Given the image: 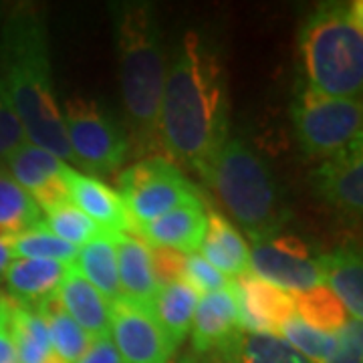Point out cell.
Returning <instances> with one entry per match:
<instances>
[{
	"label": "cell",
	"instance_id": "6da1fadb",
	"mask_svg": "<svg viewBox=\"0 0 363 363\" xmlns=\"http://www.w3.org/2000/svg\"><path fill=\"white\" fill-rule=\"evenodd\" d=\"M228 125V89L220 55L200 33L188 30L172 55L162 93L164 157L200 174L230 138Z\"/></svg>",
	"mask_w": 363,
	"mask_h": 363
},
{
	"label": "cell",
	"instance_id": "7a4b0ae2",
	"mask_svg": "<svg viewBox=\"0 0 363 363\" xmlns=\"http://www.w3.org/2000/svg\"><path fill=\"white\" fill-rule=\"evenodd\" d=\"M0 95L21 119L28 142L73 162L55 95L47 26L30 4L16 6L0 30Z\"/></svg>",
	"mask_w": 363,
	"mask_h": 363
},
{
	"label": "cell",
	"instance_id": "3957f363",
	"mask_svg": "<svg viewBox=\"0 0 363 363\" xmlns=\"http://www.w3.org/2000/svg\"><path fill=\"white\" fill-rule=\"evenodd\" d=\"M116 23L121 99L128 117V142L135 156H160V105L168 73L162 28L154 4L116 2Z\"/></svg>",
	"mask_w": 363,
	"mask_h": 363
},
{
	"label": "cell",
	"instance_id": "277c9868",
	"mask_svg": "<svg viewBox=\"0 0 363 363\" xmlns=\"http://www.w3.org/2000/svg\"><path fill=\"white\" fill-rule=\"evenodd\" d=\"M198 176L255 245L279 236L289 222L291 210L272 172L245 142L228 138Z\"/></svg>",
	"mask_w": 363,
	"mask_h": 363
},
{
	"label": "cell",
	"instance_id": "5b68a950",
	"mask_svg": "<svg viewBox=\"0 0 363 363\" xmlns=\"http://www.w3.org/2000/svg\"><path fill=\"white\" fill-rule=\"evenodd\" d=\"M298 55L307 87L359 99L363 89L362 0L323 2L298 30Z\"/></svg>",
	"mask_w": 363,
	"mask_h": 363
},
{
	"label": "cell",
	"instance_id": "8992f818",
	"mask_svg": "<svg viewBox=\"0 0 363 363\" xmlns=\"http://www.w3.org/2000/svg\"><path fill=\"white\" fill-rule=\"evenodd\" d=\"M291 113L298 145L311 160H327L362 140V99H343L303 87Z\"/></svg>",
	"mask_w": 363,
	"mask_h": 363
},
{
	"label": "cell",
	"instance_id": "52a82bcc",
	"mask_svg": "<svg viewBox=\"0 0 363 363\" xmlns=\"http://www.w3.org/2000/svg\"><path fill=\"white\" fill-rule=\"evenodd\" d=\"M119 196L135 226L154 222L172 210L202 202L194 184L164 156L142 157L119 176Z\"/></svg>",
	"mask_w": 363,
	"mask_h": 363
},
{
	"label": "cell",
	"instance_id": "ba28073f",
	"mask_svg": "<svg viewBox=\"0 0 363 363\" xmlns=\"http://www.w3.org/2000/svg\"><path fill=\"white\" fill-rule=\"evenodd\" d=\"M61 117L73 164L95 176H111L121 169L130 156V142L123 128L107 116L101 105L75 95L65 101Z\"/></svg>",
	"mask_w": 363,
	"mask_h": 363
},
{
	"label": "cell",
	"instance_id": "9c48e42d",
	"mask_svg": "<svg viewBox=\"0 0 363 363\" xmlns=\"http://www.w3.org/2000/svg\"><path fill=\"white\" fill-rule=\"evenodd\" d=\"M248 271L286 293H303L323 285V272L319 260L311 257L309 245L291 234H279L262 245H255Z\"/></svg>",
	"mask_w": 363,
	"mask_h": 363
},
{
	"label": "cell",
	"instance_id": "30bf717a",
	"mask_svg": "<svg viewBox=\"0 0 363 363\" xmlns=\"http://www.w3.org/2000/svg\"><path fill=\"white\" fill-rule=\"evenodd\" d=\"M121 363H172L176 345L150 309L125 298L111 303V329Z\"/></svg>",
	"mask_w": 363,
	"mask_h": 363
},
{
	"label": "cell",
	"instance_id": "8fae6325",
	"mask_svg": "<svg viewBox=\"0 0 363 363\" xmlns=\"http://www.w3.org/2000/svg\"><path fill=\"white\" fill-rule=\"evenodd\" d=\"M4 166L13 180L35 200L40 212L47 214L71 202L67 184L71 168L49 150L26 142L6 157Z\"/></svg>",
	"mask_w": 363,
	"mask_h": 363
},
{
	"label": "cell",
	"instance_id": "7c38bea8",
	"mask_svg": "<svg viewBox=\"0 0 363 363\" xmlns=\"http://www.w3.org/2000/svg\"><path fill=\"white\" fill-rule=\"evenodd\" d=\"M313 188L327 206L350 220H359L363 210V140L323 160L311 176Z\"/></svg>",
	"mask_w": 363,
	"mask_h": 363
},
{
	"label": "cell",
	"instance_id": "4fadbf2b",
	"mask_svg": "<svg viewBox=\"0 0 363 363\" xmlns=\"http://www.w3.org/2000/svg\"><path fill=\"white\" fill-rule=\"evenodd\" d=\"M233 291L245 333L277 335L281 325L295 315V293L269 285L250 271L234 279Z\"/></svg>",
	"mask_w": 363,
	"mask_h": 363
},
{
	"label": "cell",
	"instance_id": "5bb4252c",
	"mask_svg": "<svg viewBox=\"0 0 363 363\" xmlns=\"http://www.w3.org/2000/svg\"><path fill=\"white\" fill-rule=\"evenodd\" d=\"M192 347L194 355H210L230 347L240 337L242 329L238 323V309L233 285L200 297L192 319Z\"/></svg>",
	"mask_w": 363,
	"mask_h": 363
},
{
	"label": "cell",
	"instance_id": "9a60e30c",
	"mask_svg": "<svg viewBox=\"0 0 363 363\" xmlns=\"http://www.w3.org/2000/svg\"><path fill=\"white\" fill-rule=\"evenodd\" d=\"M131 234L140 236L150 247L192 255L200 250L206 234V208L202 202L176 208L154 222L135 226Z\"/></svg>",
	"mask_w": 363,
	"mask_h": 363
},
{
	"label": "cell",
	"instance_id": "2e32d148",
	"mask_svg": "<svg viewBox=\"0 0 363 363\" xmlns=\"http://www.w3.org/2000/svg\"><path fill=\"white\" fill-rule=\"evenodd\" d=\"M69 200L95 222L105 234L131 233V220L121 196L95 176H85L71 168Z\"/></svg>",
	"mask_w": 363,
	"mask_h": 363
},
{
	"label": "cell",
	"instance_id": "e0dca14e",
	"mask_svg": "<svg viewBox=\"0 0 363 363\" xmlns=\"http://www.w3.org/2000/svg\"><path fill=\"white\" fill-rule=\"evenodd\" d=\"M111 240L116 247L121 298L150 309L160 289L152 267L150 245L131 233L111 234Z\"/></svg>",
	"mask_w": 363,
	"mask_h": 363
},
{
	"label": "cell",
	"instance_id": "ac0fdd59",
	"mask_svg": "<svg viewBox=\"0 0 363 363\" xmlns=\"http://www.w3.org/2000/svg\"><path fill=\"white\" fill-rule=\"evenodd\" d=\"M55 297L59 298L69 317L89 335L91 341L109 335L111 303L75 269V264L69 267Z\"/></svg>",
	"mask_w": 363,
	"mask_h": 363
},
{
	"label": "cell",
	"instance_id": "d6986e66",
	"mask_svg": "<svg viewBox=\"0 0 363 363\" xmlns=\"http://www.w3.org/2000/svg\"><path fill=\"white\" fill-rule=\"evenodd\" d=\"M71 264L39 259H13L4 272L9 298L23 307H37L57 293Z\"/></svg>",
	"mask_w": 363,
	"mask_h": 363
},
{
	"label": "cell",
	"instance_id": "ffe728a7",
	"mask_svg": "<svg viewBox=\"0 0 363 363\" xmlns=\"http://www.w3.org/2000/svg\"><path fill=\"white\" fill-rule=\"evenodd\" d=\"M323 285L343 303L351 319H363V262L355 245H341L317 257Z\"/></svg>",
	"mask_w": 363,
	"mask_h": 363
},
{
	"label": "cell",
	"instance_id": "44dd1931",
	"mask_svg": "<svg viewBox=\"0 0 363 363\" xmlns=\"http://www.w3.org/2000/svg\"><path fill=\"white\" fill-rule=\"evenodd\" d=\"M198 252L230 281L248 272L250 267L247 240L234 228L233 222L216 210L206 212V234Z\"/></svg>",
	"mask_w": 363,
	"mask_h": 363
},
{
	"label": "cell",
	"instance_id": "7402d4cb",
	"mask_svg": "<svg viewBox=\"0 0 363 363\" xmlns=\"http://www.w3.org/2000/svg\"><path fill=\"white\" fill-rule=\"evenodd\" d=\"M198 303L200 295L186 281L169 283L157 289L156 297L150 305V313L168 333L176 347H180L182 341L190 333Z\"/></svg>",
	"mask_w": 363,
	"mask_h": 363
},
{
	"label": "cell",
	"instance_id": "603a6c76",
	"mask_svg": "<svg viewBox=\"0 0 363 363\" xmlns=\"http://www.w3.org/2000/svg\"><path fill=\"white\" fill-rule=\"evenodd\" d=\"M11 329L16 363H57L47 323L35 307L11 301Z\"/></svg>",
	"mask_w": 363,
	"mask_h": 363
},
{
	"label": "cell",
	"instance_id": "cb8c5ba5",
	"mask_svg": "<svg viewBox=\"0 0 363 363\" xmlns=\"http://www.w3.org/2000/svg\"><path fill=\"white\" fill-rule=\"evenodd\" d=\"M75 269L109 303H116V301L121 298L116 247H113L111 234H101L99 238L91 240L89 245L79 248L77 259H75Z\"/></svg>",
	"mask_w": 363,
	"mask_h": 363
},
{
	"label": "cell",
	"instance_id": "d4e9b609",
	"mask_svg": "<svg viewBox=\"0 0 363 363\" xmlns=\"http://www.w3.org/2000/svg\"><path fill=\"white\" fill-rule=\"evenodd\" d=\"M39 315L45 319L49 335H51L52 353L57 363H75L87 351L91 339L79 327L69 313L61 307L59 298L51 295L35 307Z\"/></svg>",
	"mask_w": 363,
	"mask_h": 363
},
{
	"label": "cell",
	"instance_id": "484cf974",
	"mask_svg": "<svg viewBox=\"0 0 363 363\" xmlns=\"http://www.w3.org/2000/svg\"><path fill=\"white\" fill-rule=\"evenodd\" d=\"M40 208L25 190L13 180L4 164H0V238L28 230L39 224Z\"/></svg>",
	"mask_w": 363,
	"mask_h": 363
},
{
	"label": "cell",
	"instance_id": "4316f807",
	"mask_svg": "<svg viewBox=\"0 0 363 363\" xmlns=\"http://www.w3.org/2000/svg\"><path fill=\"white\" fill-rule=\"evenodd\" d=\"M295 313L301 321H305L313 329L333 335L351 319L343 303L325 285L295 293Z\"/></svg>",
	"mask_w": 363,
	"mask_h": 363
},
{
	"label": "cell",
	"instance_id": "83f0119b",
	"mask_svg": "<svg viewBox=\"0 0 363 363\" xmlns=\"http://www.w3.org/2000/svg\"><path fill=\"white\" fill-rule=\"evenodd\" d=\"M14 259H39L55 260L63 264H75L79 248L67 245L43 224V220L28 230L4 238Z\"/></svg>",
	"mask_w": 363,
	"mask_h": 363
},
{
	"label": "cell",
	"instance_id": "f1b7e54d",
	"mask_svg": "<svg viewBox=\"0 0 363 363\" xmlns=\"http://www.w3.org/2000/svg\"><path fill=\"white\" fill-rule=\"evenodd\" d=\"M230 353L238 363H313L291 347L285 339L267 333H240L230 347L218 351Z\"/></svg>",
	"mask_w": 363,
	"mask_h": 363
},
{
	"label": "cell",
	"instance_id": "f546056e",
	"mask_svg": "<svg viewBox=\"0 0 363 363\" xmlns=\"http://www.w3.org/2000/svg\"><path fill=\"white\" fill-rule=\"evenodd\" d=\"M43 224L51 230L55 236H59L61 240H65L71 247L81 248L89 245L91 240L99 238L105 234L95 222L87 218L75 204L67 202L63 206L55 208L51 212H47V218Z\"/></svg>",
	"mask_w": 363,
	"mask_h": 363
},
{
	"label": "cell",
	"instance_id": "4dcf8cb0",
	"mask_svg": "<svg viewBox=\"0 0 363 363\" xmlns=\"http://www.w3.org/2000/svg\"><path fill=\"white\" fill-rule=\"evenodd\" d=\"M277 335L285 339L291 347H295L301 355H305L313 363H327L337 343V335L313 329L298 319L297 313L281 325Z\"/></svg>",
	"mask_w": 363,
	"mask_h": 363
},
{
	"label": "cell",
	"instance_id": "1f68e13d",
	"mask_svg": "<svg viewBox=\"0 0 363 363\" xmlns=\"http://www.w3.org/2000/svg\"><path fill=\"white\" fill-rule=\"evenodd\" d=\"M184 281L194 289L200 297L224 291L233 285L230 279H226L222 272H218L208 262L200 252H192L186 257V269H184Z\"/></svg>",
	"mask_w": 363,
	"mask_h": 363
},
{
	"label": "cell",
	"instance_id": "d6a6232c",
	"mask_svg": "<svg viewBox=\"0 0 363 363\" xmlns=\"http://www.w3.org/2000/svg\"><path fill=\"white\" fill-rule=\"evenodd\" d=\"M337 343L327 363H363V327L359 319H350L335 333Z\"/></svg>",
	"mask_w": 363,
	"mask_h": 363
},
{
	"label": "cell",
	"instance_id": "836d02e7",
	"mask_svg": "<svg viewBox=\"0 0 363 363\" xmlns=\"http://www.w3.org/2000/svg\"><path fill=\"white\" fill-rule=\"evenodd\" d=\"M26 142L28 140L21 119L16 117L13 107L6 104V99L0 95V164H4L6 157Z\"/></svg>",
	"mask_w": 363,
	"mask_h": 363
},
{
	"label": "cell",
	"instance_id": "e575fe53",
	"mask_svg": "<svg viewBox=\"0 0 363 363\" xmlns=\"http://www.w3.org/2000/svg\"><path fill=\"white\" fill-rule=\"evenodd\" d=\"M150 255H152V267H154L157 285L164 286L169 285V283L184 281V269H186V257L188 255L157 247H150Z\"/></svg>",
	"mask_w": 363,
	"mask_h": 363
},
{
	"label": "cell",
	"instance_id": "d590c367",
	"mask_svg": "<svg viewBox=\"0 0 363 363\" xmlns=\"http://www.w3.org/2000/svg\"><path fill=\"white\" fill-rule=\"evenodd\" d=\"M0 363H16L13 329H11V298L6 295L0 303Z\"/></svg>",
	"mask_w": 363,
	"mask_h": 363
},
{
	"label": "cell",
	"instance_id": "8d00e7d4",
	"mask_svg": "<svg viewBox=\"0 0 363 363\" xmlns=\"http://www.w3.org/2000/svg\"><path fill=\"white\" fill-rule=\"evenodd\" d=\"M75 363H121L111 335L93 339L87 351Z\"/></svg>",
	"mask_w": 363,
	"mask_h": 363
},
{
	"label": "cell",
	"instance_id": "74e56055",
	"mask_svg": "<svg viewBox=\"0 0 363 363\" xmlns=\"http://www.w3.org/2000/svg\"><path fill=\"white\" fill-rule=\"evenodd\" d=\"M13 252H11V248L6 247V242H4V238H0V279L4 277V272L9 269V264L13 262Z\"/></svg>",
	"mask_w": 363,
	"mask_h": 363
},
{
	"label": "cell",
	"instance_id": "f35d334b",
	"mask_svg": "<svg viewBox=\"0 0 363 363\" xmlns=\"http://www.w3.org/2000/svg\"><path fill=\"white\" fill-rule=\"evenodd\" d=\"M212 363H238L230 353H214V357L210 359Z\"/></svg>",
	"mask_w": 363,
	"mask_h": 363
},
{
	"label": "cell",
	"instance_id": "ab89813d",
	"mask_svg": "<svg viewBox=\"0 0 363 363\" xmlns=\"http://www.w3.org/2000/svg\"><path fill=\"white\" fill-rule=\"evenodd\" d=\"M178 363H212V362H206V359H200L198 355H194V353H192V355H184V357H182V359Z\"/></svg>",
	"mask_w": 363,
	"mask_h": 363
},
{
	"label": "cell",
	"instance_id": "60d3db41",
	"mask_svg": "<svg viewBox=\"0 0 363 363\" xmlns=\"http://www.w3.org/2000/svg\"><path fill=\"white\" fill-rule=\"evenodd\" d=\"M2 298H4V295H2V293H0V303H2Z\"/></svg>",
	"mask_w": 363,
	"mask_h": 363
}]
</instances>
